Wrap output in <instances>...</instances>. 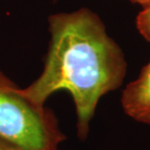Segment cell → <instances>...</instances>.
Wrapping results in <instances>:
<instances>
[{
  "label": "cell",
  "mask_w": 150,
  "mask_h": 150,
  "mask_svg": "<svg viewBox=\"0 0 150 150\" xmlns=\"http://www.w3.org/2000/svg\"><path fill=\"white\" fill-rule=\"evenodd\" d=\"M131 2L133 3H137V4L142 5V7H145V6L150 5V0H130Z\"/></svg>",
  "instance_id": "obj_6"
},
{
  "label": "cell",
  "mask_w": 150,
  "mask_h": 150,
  "mask_svg": "<svg viewBox=\"0 0 150 150\" xmlns=\"http://www.w3.org/2000/svg\"><path fill=\"white\" fill-rule=\"evenodd\" d=\"M0 150H21L19 148L15 147V146L9 144L7 142H4L0 139Z\"/></svg>",
  "instance_id": "obj_5"
},
{
  "label": "cell",
  "mask_w": 150,
  "mask_h": 150,
  "mask_svg": "<svg viewBox=\"0 0 150 150\" xmlns=\"http://www.w3.org/2000/svg\"><path fill=\"white\" fill-rule=\"evenodd\" d=\"M0 139L21 150H59L65 136L52 109L0 70Z\"/></svg>",
  "instance_id": "obj_2"
},
{
  "label": "cell",
  "mask_w": 150,
  "mask_h": 150,
  "mask_svg": "<svg viewBox=\"0 0 150 150\" xmlns=\"http://www.w3.org/2000/svg\"><path fill=\"white\" fill-rule=\"evenodd\" d=\"M49 30L43 71L23 91L39 104L54 93L67 91L75 106L77 136L85 140L100 100L124 82L126 57L100 17L88 8L50 16Z\"/></svg>",
  "instance_id": "obj_1"
},
{
  "label": "cell",
  "mask_w": 150,
  "mask_h": 150,
  "mask_svg": "<svg viewBox=\"0 0 150 150\" xmlns=\"http://www.w3.org/2000/svg\"><path fill=\"white\" fill-rule=\"evenodd\" d=\"M137 28L145 40L150 42V5L142 7L137 17Z\"/></svg>",
  "instance_id": "obj_4"
},
{
  "label": "cell",
  "mask_w": 150,
  "mask_h": 150,
  "mask_svg": "<svg viewBox=\"0 0 150 150\" xmlns=\"http://www.w3.org/2000/svg\"><path fill=\"white\" fill-rule=\"evenodd\" d=\"M121 106L132 120L150 126V61L142 68L139 76L125 87Z\"/></svg>",
  "instance_id": "obj_3"
}]
</instances>
